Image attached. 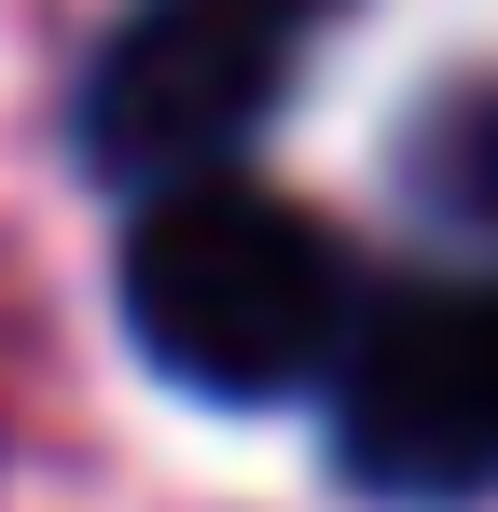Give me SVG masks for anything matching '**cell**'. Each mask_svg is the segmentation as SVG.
Instances as JSON below:
<instances>
[{
  "mask_svg": "<svg viewBox=\"0 0 498 512\" xmlns=\"http://www.w3.org/2000/svg\"><path fill=\"white\" fill-rule=\"evenodd\" d=\"M332 443L374 499H485L498 485V388L471 291H374L332 346Z\"/></svg>",
  "mask_w": 498,
  "mask_h": 512,
  "instance_id": "7a4b0ae2",
  "label": "cell"
},
{
  "mask_svg": "<svg viewBox=\"0 0 498 512\" xmlns=\"http://www.w3.org/2000/svg\"><path fill=\"white\" fill-rule=\"evenodd\" d=\"M471 319H485V388H498V291H471Z\"/></svg>",
  "mask_w": 498,
  "mask_h": 512,
  "instance_id": "8992f818",
  "label": "cell"
},
{
  "mask_svg": "<svg viewBox=\"0 0 498 512\" xmlns=\"http://www.w3.org/2000/svg\"><path fill=\"white\" fill-rule=\"evenodd\" d=\"M402 180H415V208H429V222L498 236V70L443 84V97L402 125Z\"/></svg>",
  "mask_w": 498,
  "mask_h": 512,
  "instance_id": "277c9868",
  "label": "cell"
},
{
  "mask_svg": "<svg viewBox=\"0 0 498 512\" xmlns=\"http://www.w3.org/2000/svg\"><path fill=\"white\" fill-rule=\"evenodd\" d=\"M360 319L346 236L263 180H166L125 236V333L208 402H291L319 388Z\"/></svg>",
  "mask_w": 498,
  "mask_h": 512,
  "instance_id": "6da1fadb",
  "label": "cell"
},
{
  "mask_svg": "<svg viewBox=\"0 0 498 512\" xmlns=\"http://www.w3.org/2000/svg\"><path fill=\"white\" fill-rule=\"evenodd\" d=\"M277 56H291V28H263L249 0H139L83 70V167L139 180V194L208 180L263 125Z\"/></svg>",
  "mask_w": 498,
  "mask_h": 512,
  "instance_id": "3957f363",
  "label": "cell"
},
{
  "mask_svg": "<svg viewBox=\"0 0 498 512\" xmlns=\"http://www.w3.org/2000/svg\"><path fill=\"white\" fill-rule=\"evenodd\" d=\"M249 14H263V28H319L332 0H249Z\"/></svg>",
  "mask_w": 498,
  "mask_h": 512,
  "instance_id": "5b68a950",
  "label": "cell"
}]
</instances>
